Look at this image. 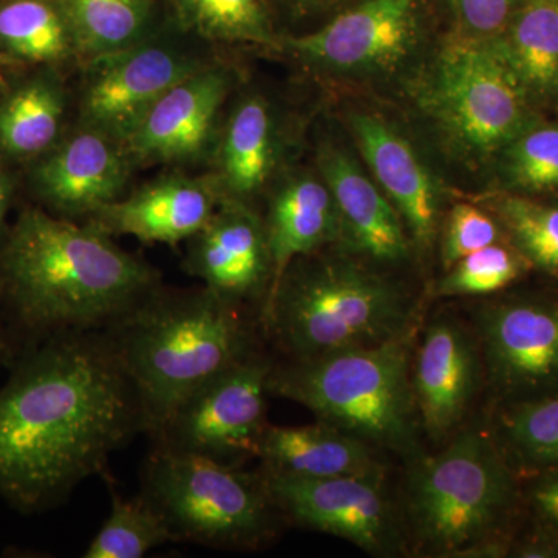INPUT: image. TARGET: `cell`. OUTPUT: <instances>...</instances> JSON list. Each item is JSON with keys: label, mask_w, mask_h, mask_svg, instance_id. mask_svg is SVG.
<instances>
[{"label": "cell", "mask_w": 558, "mask_h": 558, "mask_svg": "<svg viewBox=\"0 0 558 558\" xmlns=\"http://www.w3.org/2000/svg\"><path fill=\"white\" fill-rule=\"evenodd\" d=\"M143 427L106 332L47 337L0 388V498L21 512L60 505Z\"/></svg>", "instance_id": "obj_1"}, {"label": "cell", "mask_w": 558, "mask_h": 558, "mask_svg": "<svg viewBox=\"0 0 558 558\" xmlns=\"http://www.w3.org/2000/svg\"><path fill=\"white\" fill-rule=\"evenodd\" d=\"M161 289L160 271L90 222L22 209L0 241V300L43 337L100 332Z\"/></svg>", "instance_id": "obj_2"}, {"label": "cell", "mask_w": 558, "mask_h": 558, "mask_svg": "<svg viewBox=\"0 0 558 558\" xmlns=\"http://www.w3.org/2000/svg\"><path fill=\"white\" fill-rule=\"evenodd\" d=\"M105 332L154 439L196 389L256 354L242 307L204 286L185 292L161 288Z\"/></svg>", "instance_id": "obj_3"}, {"label": "cell", "mask_w": 558, "mask_h": 558, "mask_svg": "<svg viewBox=\"0 0 558 558\" xmlns=\"http://www.w3.org/2000/svg\"><path fill=\"white\" fill-rule=\"evenodd\" d=\"M407 513L418 548L432 556L509 557L523 527L521 481L488 429H469L416 459Z\"/></svg>", "instance_id": "obj_4"}, {"label": "cell", "mask_w": 558, "mask_h": 558, "mask_svg": "<svg viewBox=\"0 0 558 558\" xmlns=\"http://www.w3.org/2000/svg\"><path fill=\"white\" fill-rule=\"evenodd\" d=\"M323 250L293 259L260 310L290 360L373 347L413 329V306L395 282L344 250Z\"/></svg>", "instance_id": "obj_5"}, {"label": "cell", "mask_w": 558, "mask_h": 558, "mask_svg": "<svg viewBox=\"0 0 558 558\" xmlns=\"http://www.w3.org/2000/svg\"><path fill=\"white\" fill-rule=\"evenodd\" d=\"M407 332L373 347L290 360L271 369L269 395L292 400L317 421L377 450L416 457L418 416Z\"/></svg>", "instance_id": "obj_6"}, {"label": "cell", "mask_w": 558, "mask_h": 558, "mask_svg": "<svg viewBox=\"0 0 558 558\" xmlns=\"http://www.w3.org/2000/svg\"><path fill=\"white\" fill-rule=\"evenodd\" d=\"M416 101L439 137L470 163H492L545 119L529 101L497 38L459 31L440 44L416 84Z\"/></svg>", "instance_id": "obj_7"}, {"label": "cell", "mask_w": 558, "mask_h": 558, "mask_svg": "<svg viewBox=\"0 0 558 558\" xmlns=\"http://www.w3.org/2000/svg\"><path fill=\"white\" fill-rule=\"evenodd\" d=\"M175 539L218 549H256L274 535L278 509L263 473L157 447L143 494Z\"/></svg>", "instance_id": "obj_8"}, {"label": "cell", "mask_w": 558, "mask_h": 558, "mask_svg": "<svg viewBox=\"0 0 558 558\" xmlns=\"http://www.w3.org/2000/svg\"><path fill=\"white\" fill-rule=\"evenodd\" d=\"M196 36L157 31L128 49L84 61L76 121L126 143L142 120L180 81L218 58Z\"/></svg>", "instance_id": "obj_9"}, {"label": "cell", "mask_w": 558, "mask_h": 558, "mask_svg": "<svg viewBox=\"0 0 558 558\" xmlns=\"http://www.w3.org/2000/svg\"><path fill=\"white\" fill-rule=\"evenodd\" d=\"M274 365L253 354L193 392L157 436V447L242 468L258 457Z\"/></svg>", "instance_id": "obj_10"}, {"label": "cell", "mask_w": 558, "mask_h": 558, "mask_svg": "<svg viewBox=\"0 0 558 558\" xmlns=\"http://www.w3.org/2000/svg\"><path fill=\"white\" fill-rule=\"evenodd\" d=\"M476 339L495 405L558 392V295L513 293L476 314Z\"/></svg>", "instance_id": "obj_11"}, {"label": "cell", "mask_w": 558, "mask_h": 558, "mask_svg": "<svg viewBox=\"0 0 558 558\" xmlns=\"http://www.w3.org/2000/svg\"><path fill=\"white\" fill-rule=\"evenodd\" d=\"M418 38V0H365L317 32L281 38L279 51L314 72L376 75L409 60Z\"/></svg>", "instance_id": "obj_12"}, {"label": "cell", "mask_w": 558, "mask_h": 558, "mask_svg": "<svg viewBox=\"0 0 558 558\" xmlns=\"http://www.w3.org/2000/svg\"><path fill=\"white\" fill-rule=\"evenodd\" d=\"M260 473L279 515L296 526L347 539L374 556H395L402 549L385 476L300 480Z\"/></svg>", "instance_id": "obj_13"}, {"label": "cell", "mask_w": 558, "mask_h": 558, "mask_svg": "<svg viewBox=\"0 0 558 558\" xmlns=\"http://www.w3.org/2000/svg\"><path fill=\"white\" fill-rule=\"evenodd\" d=\"M236 83V70L218 60L175 84L124 143L135 168L208 165Z\"/></svg>", "instance_id": "obj_14"}, {"label": "cell", "mask_w": 558, "mask_h": 558, "mask_svg": "<svg viewBox=\"0 0 558 558\" xmlns=\"http://www.w3.org/2000/svg\"><path fill=\"white\" fill-rule=\"evenodd\" d=\"M134 170L124 143L75 123L28 165L27 182L51 215L84 222L128 193Z\"/></svg>", "instance_id": "obj_15"}, {"label": "cell", "mask_w": 558, "mask_h": 558, "mask_svg": "<svg viewBox=\"0 0 558 558\" xmlns=\"http://www.w3.org/2000/svg\"><path fill=\"white\" fill-rule=\"evenodd\" d=\"M288 124L269 97L248 90L230 100L207 165L219 204L255 207L288 170Z\"/></svg>", "instance_id": "obj_16"}, {"label": "cell", "mask_w": 558, "mask_h": 558, "mask_svg": "<svg viewBox=\"0 0 558 558\" xmlns=\"http://www.w3.org/2000/svg\"><path fill=\"white\" fill-rule=\"evenodd\" d=\"M315 168L329 186L339 211V248L377 264H398L409 258L413 242L398 209L347 146L319 137Z\"/></svg>", "instance_id": "obj_17"}, {"label": "cell", "mask_w": 558, "mask_h": 558, "mask_svg": "<svg viewBox=\"0 0 558 558\" xmlns=\"http://www.w3.org/2000/svg\"><path fill=\"white\" fill-rule=\"evenodd\" d=\"M349 130L366 170L405 223L410 240L428 250L442 226V190L410 138L384 117L352 110Z\"/></svg>", "instance_id": "obj_18"}, {"label": "cell", "mask_w": 558, "mask_h": 558, "mask_svg": "<svg viewBox=\"0 0 558 558\" xmlns=\"http://www.w3.org/2000/svg\"><path fill=\"white\" fill-rule=\"evenodd\" d=\"M183 267L209 292L234 306L266 301L274 267L264 220L256 208L219 204L207 226L189 241Z\"/></svg>", "instance_id": "obj_19"}, {"label": "cell", "mask_w": 558, "mask_h": 558, "mask_svg": "<svg viewBox=\"0 0 558 558\" xmlns=\"http://www.w3.org/2000/svg\"><path fill=\"white\" fill-rule=\"evenodd\" d=\"M483 379L476 333L473 339L457 319H435L425 330L413 373L418 424L429 438L439 442L453 435Z\"/></svg>", "instance_id": "obj_20"}, {"label": "cell", "mask_w": 558, "mask_h": 558, "mask_svg": "<svg viewBox=\"0 0 558 558\" xmlns=\"http://www.w3.org/2000/svg\"><path fill=\"white\" fill-rule=\"evenodd\" d=\"M218 207L219 197L208 175L197 178L171 168L84 222L112 238L134 236L143 244L174 247L199 233Z\"/></svg>", "instance_id": "obj_21"}, {"label": "cell", "mask_w": 558, "mask_h": 558, "mask_svg": "<svg viewBox=\"0 0 558 558\" xmlns=\"http://www.w3.org/2000/svg\"><path fill=\"white\" fill-rule=\"evenodd\" d=\"M267 197L263 220L274 267L270 293L293 259L339 244L340 219L317 168H288Z\"/></svg>", "instance_id": "obj_22"}, {"label": "cell", "mask_w": 558, "mask_h": 558, "mask_svg": "<svg viewBox=\"0 0 558 558\" xmlns=\"http://www.w3.org/2000/svg\"><path fill=\"white\" fill-rule=\"evenodd\" d=\"M377 449L317 421L314 425H267L258 457L267 475L323 480L336 476H385Z\"/></svg>", "instance_id": "obj_23"}, {"label": "cell", "mask_w": 558, "mask_h": 558, "mask_svg": "<svg viewBox=\"0 0 558 558\" xmlns=\"http://www.w3.org/2000/svg\"><path fill=\"white\" fill-rule=\"evenodd\" d=\"M70 94L61 69L36 68L0 97V161L27 163L68 132Z\"/></svg>", "instance_id": "obj_24"}, {"label": "cell", "mask_w": 558, "mask_h": 558, "mask_svg": "<svg viewBox=\"0 0 558 558\" xmlns=\"http://www.w3.org/2000/svg\"><path fill=\"white\" fill-rule=\"evenodd\" d=\"M498 39L532 106L558 117V0H521Z\"/></svg>", "instance_id": "obj_25"}, {"label": "cell", "mask_w": 558, "mask_h": 558, "mask_svg": "<svg viewBox=\"0 0 558 558\" xmlns=\"http://www.w3.org/2000/svg\"><path fill=\"white\" fill-rule=\"evenodd\" d=\"M0 58L36 68L81 64L76 40L54 0H0Z\"/></svg>", "instance_id": "obj_26"}, {"label": "cell", "mask_w": 558, "mask_h": 558, "mask_svg": "<svg viewBox=\"0 0 558 558\" xmlns=\"http://www.w3.org/2000/svg\"><path fill=\"white\" fill-rule=\"evenodd\" d=\"M488 432L520 481L558 470V392L498 405Z\"/></svg>", "instance_id": "obj_27"}, {"label": "cell", "mask_w": 558, "mask_h": 558, "mask_svg": "<svg viewBox=\"0 0 558 558\" xmlns=\"http://www.w3.org/2000/svg\"><path fill=\"white\" fill-rule=\"evenodd\" d=\"M78 46L81 64L134 46L157 32L153 0H54ZM80 64V65H81Z\"/></svg>", "instance_id": "obj_28"}, {"label": "cell", "mask_w": 558, "mask_h": 558, "mask_svg": "<svg viewBox=\"0 0 558 558\" xmlns=\"http://www.w3.org/2000/svg\"><path fill=\"white\" fill-rule=\"evenodd\" d=\"M486 205L531 270L558 284V197L498 191Z\"/></svg>", "instance_id": "obj_29"}, {"label": "cell", "mask_w": 558, "mask_h": 558, "mask_svg": "<svg viewBox=\"0 0 558 558\" xmlns=\"http://www.w3.org/2000/svg\"><path fill=\"white\" fill-rule=\"evenodd\" d=\"M175 25L205 43L279 50L281 38L260 0H171Z\"/></svg>", "instance_id": "obj_30"}, {"label": "cell", "mask_w": 558, "mask_h": 558, "mask_svg": "<svg viewBox=\"0 0 558 558\" xmlns=\"http://www.w3.org/2000/svg\"><path fill=\"white\" fill-rule=\"evenodd\" d=\"M498 191L558 197V120L542 119L521 132L492 161Z\"/></svg>", "instance_id": "obj_31"}, {"label": "cell", "mask_w": 558, "mask_h": 558, "mask_svg": "<svg viewBox=\"0 0 558 558\" xmlns=\"http://www.w3.org/2000/svg\"><path fill=\"white\" fill-rule=\"evenodd\" d=\"M168 542H175L174 534L145 495L126 499L113 494L108 520L84 557L140 558Z\"/></svg>", "instance_id": "obj_32"}, {"label": "cell", "mask_w": 558, "mask_h": 558, "mask_svg": "<svg viewBox=\"0 0 558 558\" xmlns=\"http://www.w3.org/2000/svg\"><path fill=\"white\" fill-rule=\"evenodd\" d=\"M531 271L508 241L488 245L459 259L436 286L438 296H487L512 288Z\"/></svg>", "instance_id": "obj_33"}, {"label": "cell", "mask_w": 558, "mask_h": 558, "mask_svg": "<svg viewBox=\"0 0 558 558\" xmlns=\"http://www.w3.org/2000/svg\"><path fill=\"white\" fill-rule=\"evenodd\" d=\"M440 259L446 270L478 250L506 241L498 220L488 209L457 204L440 226Z\"/></svg>", "instance_id": "obj_34"}, {"label": "cell", "mask_w": 558, "mask_h": 558, "mask_svg": "<svg viewBox=\"0 0 558 558\" xmlns=\"http://www.w3.org/2000/svg\"><path fill=\"white\" fill-rule=\"evenodd\" d=\"M523 527L558 537V470L521 481Z\"/></svg>", "instance_id": "obj_35"}, {"label": "cell", "mask_w": 558, "mask_h": 558, "mask_svg": "<svg viewBox=\"0 0 558 558\" xmlns=\"http://www.w3.org/2000/svg\"><path fill=\"white\" fill-rule=\"evenodd\" d=\"M521 0H454L459 31L475 38H497L508 27Z\"/></svg>", "instance_id": "obj_36"}, {"label": "cell", "mask_w": 558, "mask_h": 558, "mask_svg": "<svg viewBox=\"0 0 558 558\" xmlns=\"http://www.w3.org/2000/svg\"><path fill=\"white\" fill-rule=\"evenodd\" d=\"M14 191H16V180L11 174L5 163L0 161V241L5 236V219L9 215L11 202H13Z\"/></svg>", "instance_id": "obj_37"}, {"label": "cell", "mask_w": 558, "mask_h": 558, "mask_svg": "<svg viewBox=\"0 0 558 558\" xmlns=\"http://www.w3.org/2000/svg\"><path fill=\"white\" fill-rule=\"evenodd\" d=\"M293 5L303 7V9H312V7L325 5V3L332 2V0H290Z\"/></svg>", "instance_id": "obj_38"}, {"label": "cell", "mask_w": 558, "mask_h": 558, "mask_svg": "<svg viewBox=\"0 0 558 558\" xmlns=\"http://www.w3.org/2000/svg\"><path fill=\"white\" fill-rule=\"evenodd\" d=\"M10 354L9 343H7L5 336H3V330L0 329V360L5 359L7 355Z\"/></svg>", "instance_id": "obj_39"}, {"label": "cell", "mask_w": 558, "mask_h": 558, "mask_svg": "<svg viewBox=\"0 0 558 558\" xmlns=\"http://www.w3.org/2000/svg\"><path fill=\"white\" fill-rule=\"evenodd\" d=\"M2 65H10L9 62H7L5 60H2V58H0V68H2Z\"/></svg>", "instance_id": "obj_40"}]
</instances>
